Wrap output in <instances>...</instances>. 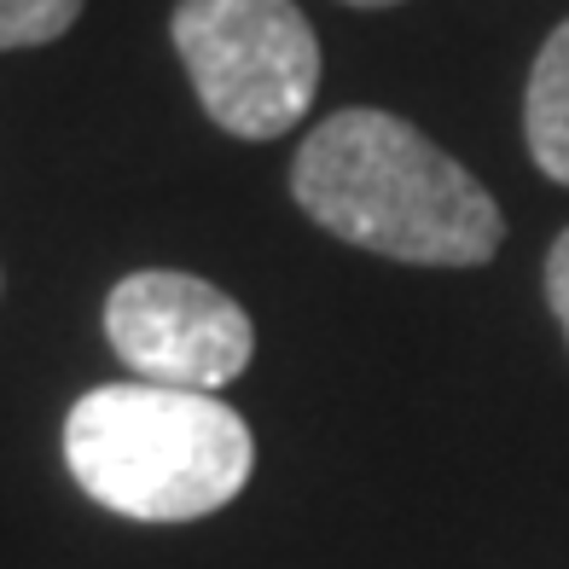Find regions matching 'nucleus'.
<instances>
[{
  "instance_id": "obj_1",
  "label": "nucleus",
  "mask_w": 569,
  "mask_h": 569,
  "mask_svg": "<svg viewBox=\"0 0 569 569\" xmlns=\"http://www.w3.org/2000/svg\"><path fill=\"white\" fill-rule=\"evenodd\" d=\"M291 192L331 239L419 268H477L506 221L482 180L390 111H338L297 146Z\"/></svg>"
},
{
  "instance_id": "obj_2",
  "label": "nucleus",
  "mask_w": 569,
  "mask_h": 569,
  "mask_svg": "<svg viewBox=\"0 0 569 569\" xmlns=\"http://www.w3.org/2000/svg\"><path fill=\"white\" fill-rule=\"evenodd\" d=\"M64 465L82 495L140 523H192L250 482V425L221 396L169 383H99L64 419Z\"/></svg>"
},
{
  "instance_id": "obj_3",
  "label": "nucleus",
  "mask_w": 569,
  "mask_h": 569,
  "mask_svg": "<svg viewBox=\"0 0 569 569\" xmlns=\"http://www.w3.org/2000/svg\"><path fill=\"white\" fill-rule=\"evenodd\" d=\"M198 106L239 140H279L315 106L320 41L297 0H180L169 18Z\"/></svg>"
},
{
  "instance_id": "obj_4",
  "label": "nucleus",
  "mask_w": 569,
  "mask_h": 569,
  "mask_svg": "<svg viewBox=\"0 0 569 569\" xmlns=\"http://www.w3.org/2000/svg\"><path fill=\"white\" fill-rule=\"evenodd\" d=\"M106 338L140 383L216 396L250 367V315L221 284L151 268L128 273L106 302Z\"/></svg>"
},
{
  "instance_id": "obj_5",
  "label": "nucleus",
  "mask_w": 569,
  "mask_h": 569,
  "mask_svg": "<svg viewBox=\"0 0 569 569\" xmlns=\"http://www.w3.org/2000/svg\"><path fill=\"white\" fill-rule=\"evenodd\" d=\"M523 134L540 174L569 187V18L547 36L523 93Z\"/></svg>"
},
{
  "instance_id": "obj_6",
  "label": "nucleus",
  "mask_w": 569,
  "mask_h": 569,
  "mask_svg": "<svg viewBox=\"0 0 569 569\" xmlns=\"http://www.w3.org/2000/svg\"><path fill=\"white\" fill-rule=\"evenodd\" d=\"M82 18V0H0V53L47 47Z\"/></svg>"
},
{
  "instance_id": "obj_7",
  "label": "nucleus",
  "mask_w": 569,
  "mask_h": 569,
  "mask_svg": "<svg viewBox=\"0 0 569 569\" xmlns=\"http://www.w3.org/2000/svg\"><path fill=\"white\" fill-rule=\"evenodd\" d=\"M547 302H552V315H558V326H563V338H569V232L552 244V256H547Z\"/></svg>"
},
{
  "instance_id": "obj_8",
  "label": "nucleus",
  "mask_w": 569,
  "mask_h": 569,
  "mask_svg": "<svg viewBox=\"0 0 569 569\" xmlns=\"http://www.w3.org/2000/svg\"><path fill=\"white\" fill-rule=\"evenodd\" d=\"M343 7H401V0H343Z\"/></svg>"
}]
</instances>
